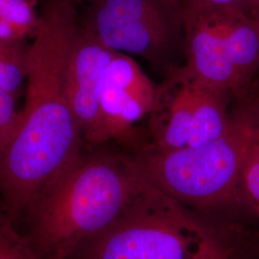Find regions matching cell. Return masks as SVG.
Wrapping results in <instances>:
<instances>
[{"instance_id": "5bb4252c", "label": "cell", "mask_w": 259, "mask_h": 259, "mask_svg": "<svg viewBox=\"0 0 259 259\" xmlns=\"http://www.w3.org/2000/svg\"><path fill=\"white\" fill-rule=\"evenodd\" d=\"M187 9L232 10L259 19V0H187Z\"/></svg>"}, {"instance_id": "ba28073f", "label": "cell", "mask_w": 259, "mask_h": 259, "mask_svg": "<svg viewBox=\"0 0 259 259\" xmlns=\"http://www.w3.org/2000/svg\"><path fill=\"white\" fill-rule=\"evenodd\" d=\"M156 87L130 55L116 52L103 83L99 116L85 145L114 142L131 153L149 145L139 123L148 118Z\"/></svg>"}, {"instance_id": "7c38bea8", "label": "cell", "mask_w": 259, "mask_h": 259, "mask_svg": "<svg viewBox=\"0 0 259 259\" xmlns=\"http://www.w3.org/2000/svg\"><path fill=\"white\" fill-rule=\"evenodd\" d=\"M0 259H40L0 204Z\"/></svg>"}, {"instance_id": "277c9868", "label": "cell", "mask_w": 259, "mask_h": 259, "mask_svg": "<svg viewBox=\"0 0 259 259\" xmlns=\"http://www.w3.org/2000/svg\"><path fill=\"white\" fill-rule=\"evenodd\" d=\"M253 125L236 110L227 133L198 147L132 153L150 185L190 210L217 223L252 227L257 215L245 193L242 172Z\"/></svg>"}, {"instance_id": "9c48e42d", "label": "cell", "mask_w": 259, "mask_h": 259, "mask_svg": "<svg viewBox=\"0 0 259 259\" xmlns=\"http://www.w3.org/2000/svg\"><path fill=\"white\" fill-rule=\"evenodd\" d=\"M115 53L80 29L68 61L66 90L84 143L97 124L105 75Z\"/></svg>"}, {"instance_id": "5b68a950", "label": "cell", "mask_w": 259, "mask_h": 259, "mask_svg": "<svg viewBox=\"0 0 259 259\" xmlns=\"http://www.w3.org/2000/svg\"><path fill=\"white\" fill-rule=\"evenodd\" d=\"M185 65L238 102L259 76V19L232 10L186 9Z\"/></svg>"}, {"instance_id": "3957f363", "label": "cell", "mask_w": 259, "mask_h": 259, "mask_svg": "<svg viewBox=\"0 0 259 259\" xmlns=\"http://www.w3.org/2000/svg\"><path fill=\"white\" fill-rule=\"evenodd\" d=\"M65 259H259V231L209 220L148 183L116 221Z\"/></svg>"}, {"instance_id": "e0dca14e", "label": "cell", "mask_w": 259, "mask_h": 259, "mask_svg": "<svg viewBox=\"0 0 259 259\" xmlns=\"http://www.w3.org/2000/svg\"><path fill=\"white\" fill-rule=\"evenodd\" d=\"M65 1H67V2H70V3H72V4H78V3H82V2H90V1H92V0H65Z\"/></svg>"}, {"instance_id": "8fae6325", "label": "cell", "mask_w": 259, "mask_h": 259, "mask_svg": "<svg viewBox=\"0 0 259 259\" xmlns=\"http://www.w3.org/2000/svg\"><path fill=\"white\" fill-rule=\"evenodd\" d=\"M29 47L22 41L0 40V88L13 95L26 79Z\"/></svg>"}, {"instance_id": "52a82bcc", "label": "cell", "mask_w": 259, "mask_h": 259, "mask_svg": "<svg viewBox=\"0 0 259 259\" xmlns=\"http://www.w3.org/2000/svg\"><path fill=\"white\" fill-rule=\"evenodd\" d=\"M232 100L230 93L205 83L186 65L170 66L156 87L147 122L149 146L177 150L220 139L232 124Z\"/></svg>"}, {"instance_id": "7a4b0ae2", "label": "cell", "mask_w": 259, "mask_h": 259, "mask_svg": "<svg viewBox=\"0 0 259 259\" xmlns=\"http://www.w3.org/2000/svg\"><path fill=\"white\" fill-rule=\"evenodd\" d=\"M147 185L129 151L84 147L24 216V235L40 259H65L116 221Z\"/></svg>"}, {"instance_id": "4fadbf2b", "label": "cell", "mask_w": 259, "mask_h": 259, "mask_svg": "<svg viewBox=\"0 0 259 259\" xmlns=\"http://www.w3.org/2000/svg\"><path fill=\"white\" fill-rule=\"evenodd\" d=\"M252 125L253 130L243 166L242 182L245 193L259 220V125Z\"/></svg>"}, {"instance_id": "8992f818", "label": "cell", "mask_w": 259, "mask_h": 259, "mask_svg": "<svg viewBox=\"0 0 259 259\" xmlns=\"http://www.w3.org/2000/svg\"><path fill=\"white\" fill-rule=\"evenodd\" d=\"M83 33L114 52L139 56L168 69L185 48L187 0H92Z\"/></svg>"}, {"instance_id": "2e32d148", "label": "cell", "mask_w": 259, "mask_h": 259, "mask_svg": "<svg viewBox=\"0 0 259 259\" xmlns=\"http://www.w3.org/2000/svg\"><path fill=\"white\" fill-rule=\"evenodd\" d=\"M236 111L241 112L254 125H259V76L250 91L236 102Z\"/></svg>"}, {"instance_id": "9a60e30c", "label": "cell", "mask_w": 259, "mask_h": 259, "mask_svg": "<svg viewBox=\"0 0 259 259\" xmlns=\"http://www.w3.org/2000/svg\"><path fill=\"white\" fill-rule=\"evenodd\" d=\"M14 95L0 88V153L13 137L19 121Z\"/></svg>"}, {"instance_id": "6da1fadb", "label": "cell", "mask_w": 259, "mask_h": 259, "mask_svg": "<svg viewBox=\"0 0 259 259\" xmlns=\"http://www.w3.org/2000/svg\"><path fill=\"white\" fill-rule=\"evenodd\" d=\"M81 29L74 4L49 0L29 47L27 93L16 131L0 153V204L23 219L85 143L70 107L67 66Z\"/></svg>"}, {"instance_id": "30bf717a", "label": "cell", "mask_w": 259, "mask_h": 259, "mask_svg": "<svg viewBox=\"0 0 259 259\" xmlns=\"http://www.w3.org/2000/svg\"><path fill=\"white\" fill-rule=\"evenodd\" d=\"M38 17L29 0H0V40L22 41L35 35Z\"/></svg>"}]
</instances>
